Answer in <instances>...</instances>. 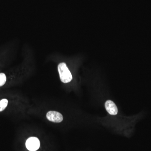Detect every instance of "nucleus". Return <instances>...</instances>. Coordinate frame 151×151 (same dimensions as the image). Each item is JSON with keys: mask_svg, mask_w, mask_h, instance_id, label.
Instances as JSON below:
<instances>
[{"mask_svg": "<svg viewBox=\"0 0 151 151\" xmlns=\"http://www.w3.org/2000/svg\"><path fill=\"white\" fill-rule=\"evenodd\" d=\"M60 80L63 83H68L72 80L73 77L70 70L65 63H60L58 66Z\"/></svg>", "mask_w": 151, "mask_h": 151, "instance_id": "f257e3e1", "label": "nucleus"}, {"mask_svg": "<svg viewBox=\"0 0 151 151\" xmlns=\"http://www.w3.org/2000/svg\"><path fill=\"white\" fill-rule=\"evenodd\" d=\"M27 148L30 151H36L40 147V142L38 138L35 137H30L26 142Z\"/></svg>", "mask_w": 151, "mask_h": 151, "instance_id": "f03ea898", "label": "nucleus"}, {"mask_svg": "<svg viewBox=\"0 0 151 151\" xmlns=\"http://www.w3.org/2000/svg\"><path fill=\"white\" fill-rule=\"evenodd\" d=\"M47 119L50 122L59 123L63 120V116L61 113L55 111H49L46 114Z\"/></svg>", "mask_w": 151, "mask_h": 151, "instance_id": "7ed1b4c3", "label": "nucleus"}, {"mask_svg": "<svg viewBox=\"0 0 151 151\" xmlns=\"http://www.w3.org/2000/svg\"><path fill=\"white\" fill-rule=\"evenodd\" d=\"M106 111L110 115L115 116L118 113V109L116 104L111 100H108L105 104Z\"/></svg>", "mask_w": 151, "mask_h": 151, "instance_id": "20e7f679", "label": "nucleus"}, {"mask_svg": "<svg viewBox=\"0 0 151 151\" xmlns=\"http://www.w3.org/2000/svg\"><path fill=\"white\" fill-rule=\"evenodd\" d=\"M9 101L6 99H3L0 100V112H2L7 107Z\"/></svg>", "mask_w": 151, "mask_h": 151, "instance_id": "39448f33", "label": "nucleus"}, {"mask_svg": "<svg viewBox=\"0 0 151 151\" xmlns=\"http://www.w3.org/2000/svg\"><path fill=\"white\" fill-rule=\"evenodd\" d=\"M6 81V76L4 73H0V87L5 84Z\"/></svg>", "mask_w": 151, "mask_h": 151, "instance_id": "423d86ee", "label": "nucleus"}]
</instances>
